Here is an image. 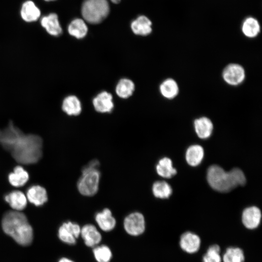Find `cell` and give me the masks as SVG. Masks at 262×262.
Returning a JSON list of instances; mask_svg holds the SVG:
<instances>
[{"instance_id": "6da1fadb", "label": "cell", "mask_w": 262, "mask_h": 262, "mask_svg": "<svg viewBox=\"0 0 262 262\" xmlns=\"http://www.w3.org/2000/svg\"><path fill=\"white\" fill-rule=\"evenodd\" d=\"M4 232L18 244L29 246L33 239V230L25 215L19 211L7 212L2 219Z\"/></svg>"}, {"instance_id": "7a4b0ae2", "label": "cell", "mask_w": 262, "mask_h": 262, "mask_svg": "<svg viewBox=\"0 0 262 262\" xmlns=\"http://www.w3.org/2000/svg\"><path fill=\"white\" fill-rule=\"evenodd\" d=\"M207 180L212 188L222 193L229 192L246 182L245 176L240 169L235 168L226 172L217 165H212L208 168Z\"/></svg>"}, {"instance_id": "3957f363", "label": "cell", "mask_w": 262, "mask_h": 262, "mask_svg": "<svg viewBox=\"0 0 262 262\" xmlns=\"http://www.w3.org/2000/svg\"><path fill=\"white\" fill-rule=\"evenodd\" d=\"M99 162L94 160L90 162L82 170V174L77 182L80 193L84 196H93L98 191L100 172L98 170Z\"/></svg>"}, {"instance_id": "277c9868", "label": "cell", "mask_w": 262, "mask_h": 262, "mask_svg": "<svg viewBox=\"0 0 262 262\" xmlns=\"http://www.w3.org/2000/svg\"><path fill=\"white\" fill-rule=\"evenodd\" d=\"M110 6L107 0H84L81 7L82 15L90 24L100 23L108 16Z\"/></svg>"}, {"instance_id": "5b68a950", "label": "cell", "mask_w": 262, "mask_h": 262, "mask_svg": "<svg viewBox=\"0 0 262 262\" xmlns=\"http://www.w3.org/2000/svg\"><path fill=\"white\" fill-rule=\"evenodd\" d=\"M123 227L126 232L130 235L137 236L141 235L146 228L144 215L138 212L130 213L124 219Z\"/></svg>"}, {"instance_id": "8992f818", "label": "cell", "mask_w": 262, "mask_h": 262, "mask_svg": "<svg viewBox=\"0 0 262 262\" xmlns=\"http://www.w3.org/2000/svg\"><path fill=\"white\" fill-rule=\"evenodd\" d=\"M81 228L78 224L71 221L63 223L58 231L59 238L63 242L70 245L76 243L80 236Z\"/></svg>"}, {"instance_id": "52a82bcc", "label": "cell", "mask_w": 262, "mask_h": 262, "mask_svg": "<svg viewBox=\"0 0 262 262\" xmlns=\"http://www.w3.org/2000/svg\"><path fill=\"white\" fill-rule=\"evenodd\" d=\"M223 78L226 83L231 85H237L242 83L245 78L244 68L239 64H230L224 69Z\"/></svg>"}, {"instance_id": "ba28073f", "label": "cell", "mask_w": 262, "mask_h": 262, "mask_svg": "<svg viewBox=\"0 0 262 262\" xmlns=\"http://www.w3.org/2000/svg\"><path fill=\"white\" fill-rule=\"evenodd\" d=\"M19 15L21 19L27 23H33L40 19L41 10L33 0L24 1L20 7Z\"/></svg>"}, {"instance_id": "9c48e42d", "label": "cell", "mask_w": 262, "mask_h": 262, "mask_svg": "<svg viewBox=\"0 0 262 262\" xmlns=\"http://www.w3.org/2000/svg\"><path fill=\"white\" fill-rule=\"evenodd\" d=\"M39 21L41 27L49 35L58 37L62 33L63 29L56 13L51 12L41 16Z\"/></svg>"}, {"instance_id": "30bf717a", "label": "cell", "mask_w": 262, "mask_h": 262, "mask_svg": "<svg viewBox=\"0 0 262 262\" xmlns=\"http://www.w3.org/2000/svg\"><path fill=\"white\" fill-rule=\"evenodd\" d=\"M201 242V239L197 234L191 231H186L180 236L179 244L184 252L194 254L200 249Z\"/></svg>"}, {"instance_id": "8fae6325", "label": "cell", "mask_w": 262, "mask_h": 262, "mask_svg": "<svg viewBox=\"0 0 262 262\" xmlns=\"http://www.w3.org/2000/svg\"><path fill=\"white\" fill-rule=\"evenodd\" d=\"M80 235L87 246L94 247L101 241L100 232L93 225L88 224L84 225L81 229Z\"/></svg>"}, {"instance_id": "7c38bea8", "label": "cell", "mask_w": 262, "mask_h": 262, "mask_svg": "<svg viewBox=\"0 0 262 262\" xmlns=\"http://www.w3.org/2000/svg\"><path fill=\"white\" fill-rule=\"evenodd\" d=\"M262 218L260 210L257 207L252 206L245 209L242 215L244 226L247 229H254L259 226Z\"/></svg>"}, {"instance_id": "4fadbf2b", "label": "cell", "mask_w": 262, "mask_h": 262, "mask_svg": "<svg viewBox=\"0 0 262 262\" xmlns=\"http://www.w3.org/2000/svg\"><path fill=\"white\" fill-rule=\"evenodd\" d=\"M93 104L95 109L101 113L111 112L114 106L112 94L102 91L94 98Z\"/></svg>"}, {"instance_id": "5bb4252c", "label": "cell", "mask_w": 262, "mask_h": 262, "mask_svg": "<svg viewBox=\"0 0 262 262\" xmlns=\"http://www.w3.org/2000/svg\"><path fill=\"white\" fill-rule=\"evenodd\" d=\"M95 221L99 228L106 232L112 230L115 228L116 223L112 212L108 208H105L97 213L95 215Z\"/></svg>"}, {"instance_id": "9a60e30c", "label": "cell", "mask_w": 262, "mask_h": 262, "mask_svg": "<svg viewBox=\"0 0 262 262\" xmlns=\"http://www.w3.org/2000/svg\"><path fill=\"white\" fill-rule=\"evenodd\" d=\"M27 200L36 206L44 204L48 199L47 191L40 185H33L27 191Z\"/></svg>"}, {"instance_id": "2e32d148", "label": "cell", "mask_w": 262, "mask_h": 262, "mask_svg": "<svg viewBox=\"0 0 262 262\" xmlns=\"http://www.w3.org/2000/svg\"><path fill=\"white\" fill-rule=\"evenodd\" d=\"M5 200L13 209L16 211L23 210L28 201L26 196L18 190L12 191L6 195Z\"/></svg>"}, {"instance_id": "e0dca14e", "label": "cell", "mask_w": 262, "mask_h": 262, "mask_svg": "<svg viewBox=\"0 0 262 262\" xmlns=\"http://www.w3.org/2000/svg\"><path fill=\"white\" fill-rule=\"evenodd\" d=\"M151 25V21L147 16H140L132 21L131 27L134 34L146 36L152 32Z\"/></svg>"}, {"instance_id": "ac0fdd59", "label": "cell", "mask_w": 262, "mask_h": 262, "mask_svg": "<svg viewBox=\"0 0 262 262\" xmlns=\"http://www.w3.org/2000/svg\"><path fill=\"white\" fill-rule=\"evenodd\" d=\"M62 109L68 115H78L82 111L81 103L76 96L69 95L63 99Z\"/></svg>"}, {"instance_id": "d6986e66", "label": "cell", "mask_w": 262, "mask_h": 262, "mask_svg": "<svg viewBox=\"0 0 262 262\" xmlns=\"http://www.w3.org/2000/svg\"><path fill=\"white\" fill-rule=\"evenodd\" d=\"M194 127L197 136L202 139H206L212 134L213 125L210 119L202 117L196 119L194 122Z\"/></svg>"}, {"instance_id": "ffe728a7", "label": "cell", "mask_w": 262, "mask_h": 262, "mask_svg": "<svg viewBox=\"0 0 262 262\" xmlns=\"http://www.w3.org/2000/svg\"><path fill=\"white\" fill-rule=\"evenodd\" d=\"M67 31L71 36L77 39H82L86 35L88 27L84 20L75 18L68 24Z\"/></svg>"}, {"instance_id": "44dd1931", "label": "cell", "mask_w": 262, "mask_h": 262, "mask_svg": "<svg viewBox=\"0 0 262 262\" xmlns=\"http://www.w3.org/2000/svg\"><path fill=\"white\" fill-rule=\"evenodd\" d=\"M29 178L28 172L20 166L15 167L13 172L11 173L8 176L9 182L15 187H20L24 185L28 181Z\"/></svg>"}, {"instance_id": "7402d4cb", "label": "cell", "mask_w": 262, "mask_h": 262, "mask_svg": "<svg viewBox=\"0 0 262 262\" xmlns=\"http://www.w3.org/2000/svg\"><path fill=\"white\" fill-rule=\"evenodd\" d=\"M204 157L203 147L197 145L190 146L186 152V160L188 164L193 166L198 165Z\"/></svg>"}, {"instance_id": "603a6c76", "label": "cell", "mask_w": 262, "mask_h": 262, "mask_svg": "<svg viewBox=\"0 0 262 262\" xmlns=\"http://www.w3.org/2000/svg\"><path fill=\"white\" fill-rule=\"evenodd\" d=\"M156 170L157 174L164 178H170L177 173V171L173 167L171 160L164 157L159 160L156 165Z\"/></svg>"}, {"instance_id": "cb8c5ba5", "label": "cell", "mask_w": 262, "mask_h": 262, "mask_svg": "<svg viewBox=\"0 0 262 262\" xmlns=\"http://www.w3.org/2000/svg\"><path fill=\"white\" fill-rule=\"evenodd\" d=\"M242 31L246 37L253 38L260 32V25L258 21L253 17L246 18L243 22Z\"/></svg>"}, {"instance_id": "d4e9b609", "label": "cell", "mask_w": 262, "mask_h": 262, "mask_svg": "<svg viewBox=\"0 0 262 262\" xmlns=\"http://www.w3.org/2000/svg\"><path fill=\"white\" fill-rule=\"evenodd\" d=\"M134 88V84L131 80L126 78L122 79L116 86L115 92L119 97L127 98L132 95Z\"/></svg>"}, {"instance_id": "484cf974", "label": "cell", "mask_w": 262, "mask_h": 262, "mask_svg": "<svg viewBox=\"0 0 262 262\" xmlns=\"http://www.w3.org/2000/svg\"><path fill=\"white\" fill-rule=\"evenodd\" d=\"M162 95L168 99L174 98L178 94L179 87L176 82L172 79L164 80L160 86Z\"/></svg>"}, {"instance_id": "4316f807", "label": "cell", "mask_w": 262, "mask_h": 262, "mask_svg": "<svg viewBox=\"0 0 262 262\" xmlns=\"http://www.w3.org/2000/svg\"><path fill=\"white\" fill-rule=\"evenodd\" d=\"M245 259L243 250L235 246L227 248L222 258L223 262H244Z\"/></svg>"}, {"instance_id": "83f0119b", "label": "cell", "mask_w": 262, "mask_h": 262, "mask_svg": "<svg viewBox=\"0 0 262 262\" xmlns=\"http://www.w3.org/2000/svg\"><path fill=\"white\" fill-rule=\"evenodd\" d=\"M152 190L154 196L160 198H168L172 192L170 185L165 181L155 182L152 185Z\"/></svg>"}, {"instance_id": "f1b7e54d", "label": "cell", "mask_w": 262, "mask_h": 262, "mask_svg": "<svg viewBox=\"0 0 262 262\" xmlns=\"http://www.w3.org/2000/svg\"><path fill=\"white\" fill-rule=\"evenodd\" d=\"M93 253L97 262H110L112 258V251L106 245H98L95 246Z\"/></svg>"}, {"instance_id": "f546056e", "label": "cell", "mask_w": 262, "mask_h": 262, "mask_svg": "<svg viewBox=\"0 0 262 262\" xmlns=\"http://www.w3.org/2000/svg\"><path fill=\"white\" fill-rule=\"evenodd\" d=\"M220 247L216 244L210 246L202 258V262H222Z\"/></svg>"}, {"instance_id": "4dcf8cb0", "label": "cell", "mask_w": 262, "mask_h": 262, "mask_svg": "<svg viewBox=\"0 0 262 262\" xmlns=\"http://www.w3.org/2000/svg\"><path fill=\"white\" fill-rule=\"evenodd\" d=\"M58 262H74L71 260V259L64 257L60 259L59 260Z\"/></svg>"}, {"instance_id": "1f68e13d", "label": "cell", "mask_w": 262, "mask_h": 262, "mask_svg": "<svg viewBox=\"0 0 262 262\" xmlns=\"http://www.w3.org/2000/svg\"><path fill=\"white\" fill-rule=\"evenodd\" d=\"M112 2L115 4H117L119 3L121 0H111Z\"/></svg>"}, {"instance_id": "d6a6232c", "label": "cell", "mask_w": 262, "mask_h": 262, "mask_svg": "<svg viewBox=\"0 0 262 262\" xmlns=\"http://www.w3.org/2000/svg\"><path fill=\"white\" fill-rule=\"evenodd\" d=\"M44 0L46 2H51V1H55L56 0Z\"/></svg>"}]
</instances>
